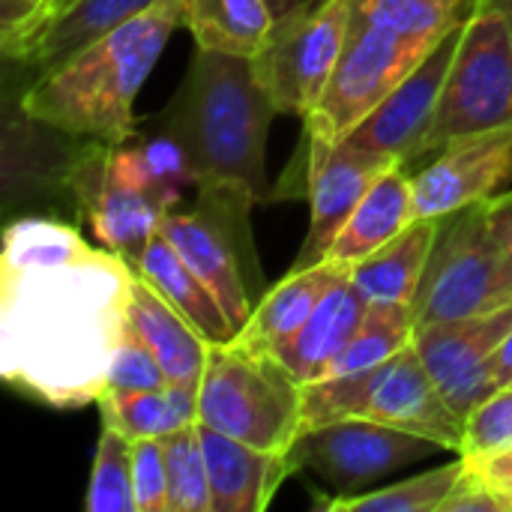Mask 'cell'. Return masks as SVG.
<instances>
[{"instance_id": "4316f807", "label": "cell", "mask_w": 512, "mask_h": 512, "mask_svg": "<svg viewBox=\"0 0 512 512\" xmlns=\"http://www.w3.org/2000/svg\"><path fill=\"white\" fill-rule=\"evenodd\" d=\"M465 471V459L456 456L450 465H438L387 489H369L357 495H333L321 498L315 507L330 512H441L444 501L453 495L459 477Z\"/></svg>"}, {"instance_id": "d590c367", "label": "cell", "mask_w": 512, "mask_h": 512, "mask_svg": "<svg viewBox=\"0 0 512 512\" xmlns=\"http://www.w3.org/2000/svg\"><path fill=\"white\" fill-rule=\"evenodd\" d=\"M465 465L504 501L507 512H512V447L492 453V456H480V459H465Z\"/></svg>"}, {"instance_id": "7402d4cb", "label": "cell", "mask_w": 512, "mask_h": 512, "mask_svg": "<svg viewBox=\"0 0 512 512\" xmlns=\"http://www.w3.org/2000/svg\"><path fill=\"white\" fill-rule=\"evenodd\" d=\"M153 3L159 0H57L18 63L45 72L120 24L138 18Z\"/></svg>"}, {"instance_id": "484cf974", "label": "cell", "mask_w": 512, "mask_h": 512, "mask_svg": "<svg viewBox=\"0 0 512 512\" xmlns=\"http://www.w3.org/2000/svg\"><path fill=\"white\" fill-rule=\"evenodd\" d=\"M198 393L201 384L168 381L162 390H102L96 408L102 423L117 426L132 441L138 438H165L189 423H198Z\"/></svg>"}, {"instance_id": "9c48e42d", "label": "cell", "mask_w": 512, "mask_h": 512, "mask_svg": "<svg viewBox=\"0 0 512 512\" xmlns=\"http://www.w3.org/2000/svg\"><path fill=\"white\" fill-rule=\"evenodd\" d=\"M348 24L351 0H306L273 21L252 66L279 114L306 120L321 102L342 57Z\"/></svg>"}, {"instance_id": "cb8c5ba5", "label": "cell", "mask_w": 512, "mask_h": 512, "mask_svg": "<svg viewBox=\"0 0 512 512\" xmlns=\"http://www.w3.org/2000/svg\"><path fill=\"white\" fill-rule=\"evenodd\" d=\"M135 273L144 276L171 306H177L183 318L210 345H222L237 336L234 324L228 321V315L222 312L210 288L192 273V267L180 258V252L162 231L147 243L144 255L135 264Z\"/></svg>"}, {"instance_id": "e0dca14e", "label": "cell", "mask_w": 512, "mask_h": 512, "mask_svg": "<svg viewBox=\"0 0 512 512\" xmlns=\"http://www.w3.org/2000/svg\"><path fill=\"white\" fill-rule=\"evenodd\" d=\"M207 474L210 512H264L279 486L294 474L288 453H270L198 423Z\"/></svg>"}, {"instance_id": "277c9868", "label": "cell", "mask_w": 512, "mask_h": 512, "mask_svg": "<svg viewBox=\"0 0 512 512\" xmlns=\"http://www.w3.org/2000/svg\"><path fill=\"white\" fill-rule=\"evenodd\" d=\"M345 417H366L414 432L456 456L465 444V417L426 372L414 342L375 369L303 387V432Z\"/></svg>"}, {"instance_id": "30bf717a", "label": "cell", "mask_w": 512, "mask_h": 512, "mask_svg": "<svg viewBox=\"0 0 512 512\" xmlns=\"http://www.w3.org/2000/svg\"><path fill=\"white\" fill-rule=\"evenodd\" d=\"M201 201L189 213H165L162 234L174 243L180 258L192 267V273L210 288L234 330L255 312V294L246 285V264L252 261L249 240V210L252 198L234 189H198Z\"/></svg>"}, {"instance_id": "8fae6325", "label": "cell", "mask_w": 512, "mask_h": 512, "mask_svg": "<svg viewBox=\"0 0 512 512\" xmlns=\"http://www.w3.org/2000/svg\"><path fill=\"white\" fill-rule=\"evenodd\" d=\"M441 447L405 429L384 426L366 417H345L315 429H306L288 459L294 471H312L336 495L366 492L375 480L414 465Z\"/></svg>"}, {"instance_id": "5bb4252c", "label": "cell", "mask_w": 512, "mask_h": 512, "mask_svg": "<svg viewBox=\"0 0 512 512\" xmlns=\"http://www.w3.org/2000/svg\"><path fill=\"white\" fill-rule=\"evenodd\" d=\"M396 165L402 162L348 141L333 147H309V228L291 270L321 264L372 183Z\"/></svg>"}, {"instance_id": "83f0119b", "label": "cell", "mask_w": 512, "mask_h": 512, "mask_svg": "<svg viewBox=\"0 0 512 512\" xmlns=\"http://www.w3.org/2000/svg\"><path fill=\"white\" fill-rule=\"evenodd\" d=\"M417 336L414 306L408 303H369V312L345 351L330 366L327 378H345L375 369L408 348ZM324 381V378H321Z\"/></svg>"}, {"instance_id": "74e56055", "label": "cell", "mask_w": 512, "mask_h": 512, "mask_svg": "<svg viewBox=\"0 0 512 512\" xmlns=\"http://www.w3.org/2000/svg\"><path fill=\"white\" fill-rule=\"evenodd\" d=\"M489 375H492V381H495V387H498V390L510 387V381H512V330L507 333V339L498 345V351L492 354V360H489Z\"/></svg>"}, {"instance_id": "d6986e66", "label": "cell", "mask_w": 512, "mask_h": 512, "mask_svg": "<svg viewBox=\"0 0 512 512\" xmlns=\"http://www.w3.org/2000/svg\"><path fill=\"white\" fill-rule=\"evenodd\" d=\"M411 222H414V174H408V165L402 162L372 183V189L363 195V201L339 231L324 261L351 270L354 264L387 246L393 237H399Z\"/></svg>"}, {"instance_id": "52a82bcc", "label": "cell", "mask_w": 512, "mask_h": 512, "mask_svg": "<svg viewBox=\"0 0 512 512\" xmlns=\"http://www.w3.org/2000/svg\"><path fill=\"white\" fill-rule=\"evenodd\" d=\"M489 201L441 216L438 240L414 300L417 330L486 315L512 303L510 276L489 231Z\"/></svg>"}, {"instance_id": "4fadbf2b", "label": "cell", "mask_w": 512, "mask_h": 512, "mask_svg": "<svg viewBox=\"0 0 512 512\" xmlns=\"http://www.w3.org/2000/svg\"><path fill=\"white\" fill-rule=\"evenodd\" d=\"M462 24H465V18L456 27H450L447 36L342 141L372 150V153L393 156L408 165L417 156L429 126L435 120V111H438V102L444 93V81H447L450 63L459 48Z\"/></svg>"}, {"instance_id": "ba28073f", "label": "cell", "mask_w": 512, "mask_h": 512, "mask_svg": "<svg viewBox=\"0 0 512 512\" xmlns=\"http://www.w3.org/2000/svg\"><path fill=\"white\" fill-rule=\"evenodd\" d=\"M444 36H417L384 24L351 21L336 72L321 102L306 114L309 147L339 144Z\"/></svg>"}, {"instance_id": "ac0fdd59", "label": "cell", "mask_w": 512, "mask_h": 512, "mask_svg": "<svg viewBox=\"0 0 512 512\" xmlns=\"http://www.w3.org/2000/svg\"><path fill=\"white\" fill-rule=\"evenodd\" d=\"M366 312H369V300L351 282V270H348L324 294V300L309 315V321L276 351L279 363L300 387L327 378L330 366L345 351V345L363 324Z\"/></svg>"}, {"instance_id": "f35d334b", "label": "cell", "mask_w": 512, "mask_h": 512, "mask_svg": "<svg viewBox=\"0 0 512 512\" xmlns=\"http://www.w3.org/2000/svg\"><path fill=\"white\" fill-rule=\"evenodd\" d=\"M300 3H306V0H267V6H270L273 18H282V15H288V12H291V9H297Z\"/></svg>"}, {"instance_id": "f546056e", "label": "cell", "mask_w": 512, "mask_h": 512, "mask_svg": "<svg viewBox=\"0 0 512 512\" xmlns=\"http://www.w3.org/2000/svg\"><path fill=\"white\" fill-rule=\"evenodd\" d=\"M159 441L165 453L171 512H210V474L198 423H189Z\"/></svg>"}, {"instance_id": "3957f363", "label": "cell", "mask_w": 512, "mask_h": 512, "mask_svg": "<svg viewBox=\"0 0 512 512\" xmlns=\"http://www.w3.org/2000/svg\"><path fill=\"white\" fill-rule=\"evenodd\" d=\"M177 27H183L180 0L153 3L138 18L39 72L21 96V114L66 135L126 144L135 135V96Z\"/></svg>"}, {"instance_id": "5b68a950", "label": "cell", "mask_w": 512, "mask_h": 512, "mask_svg": "<svg viewBox=\"0 0 512 512\" xmlns=\"http://www.w3.org/2000/svg\"><path fill=\"white\" fill-rule=\"evenodd\" d=\"M198 423L270 453H291L303 432V387L270 351L246 348L237 339L210 345Z\"/></svg>"}, {"instance_id": "603a6c76", "label": "cell", "mask_w": 512, "mask_h": 512, "mask_svg": "<svg viewBox=\"0 0 512 512\" xmlns=\"http://www.w3.org/2000/svg\"><path fill=\"white\" fill-rule=\"evenodd\" d=\"M441 219H414L399 237L375 255L351 267V282L369 303H408L414 306L429 255L438 240Z\"/></svg>"}, {"instance_id": "6da1fadb", "label": "cell", "mask_w": 512, "mask_h": 512, "mask_svg": "<svg viewBox=\"0 0 512 512\" xmlns=\"http://www.w3.org/2000/svg\"><path fill=\"white\" fill-rule=\"evenodd\" d=\"M135 267L57 219H15L0 258V375L51 408L96 405L129 321Z\"/></svg>"}, {"instance_id": "7c38bea8", "label": "cell", "mask_w": 512, "mask_h": 512, "mask_svg": "<svg viewBox=\"0 0 512 512\" xmlns=\"http://www.w3.org/2000/svg\"><path fill=\"white\" fill-rule=\"evenodd\" d=\"M510 330L512 303L486 315L441 321L417 330L414 348L426 372L435 378L447 402L462 417H468L480 402L498 393L489 375V360Z\"/></svg>"}, {"instance_id": "836d02e7", "label": "cell", "mask_w": 512, "mask_h": 512, "mask_svg": "<svg viewBox=\"0 0 512 512\" xmlns=\"http://www.w3.org/2000/svg\"><path fill=\"white\" fill-rule=\"evenodd\" d=\"M54 6L57 0H0V48L9 60H21Z\"/></svg>"}, {"instance_id": "44dd1931", "label": "cell", "mask_w": 512, "mask_h": 512, "mask_svg": "<svg viewBox=\"0 0 512 512\" xmlns=\"http://www.w3.org/2000/svg\"><path fill=\"white\" fill-rule=\"evenodd\" d=\"M129 321L144 336L150 351L156 354L168 381L177 384H201L207 369L210 342L183 318L177 306H171L144 276L135 273L129 294Z\"/></svg>"}, {"instance_id": "8992f818", "label": "cell", "mask_w": 512, "mask_h": 512, "mask_svg": "<svg viewBox=\"0 0 512 512\" xmlns=\"http://www.w3.org/2000/svg\"><path fill=\"white\" fill-rule=\"evenodd\" d=\"M507 123H512L510 18L501 0H471L435 120L414 159Z\"/></svg>"}, {"instance_id": "e575fe53", "label": "cell", "mask_w": 512, "mask_h": 512, "mask_svg": "<svg viewBox=\"0 0 512 512\" xmlns=\"http://www.w3.org/2000/svg\"><path fill=\"white\" fill-rule=\"evenodd\" d=\"M441 512H507L504 501L465 465L453 495L444 501Z\"/></svg>"}, {"instance_id": "d6a6232c", "label": "cell", "mask_w": 512, "mask_h": 512, "mask_svg": "<svg viewBox=\"0 0 512 512\" xmlns=\"http://www.w3.org/2000/svg\"><path fill=\"white\" fill-rule=\"evenodd\" d=\"M132 489H135V512H171L165 453L159 438L132 441Z\"/></svg>"}, {"instance_id": "8d00e7d4", "label": "cell", "mask_w": 512, "mask_h": 512, "mask_svg": "<svg viewBox=\"0 0 512 512\" xmlns=\"http://www.w3.org/2000/svg\"><path fill=\"white\" fill-rule=\"evenodd\" d=\"M489 231L498 243L512 285V192H501L489 201Z\"/></svg>"}, {"instance_id": "d4e9b609", "label": "cell", "mask_w": 512, "mask_h": 512, "mask_svg": "<svg viewBox=\"0 0 512 512\" xmlns=\"http://www.w3.org/2000/svg\"><path fill=\"white\" fill-rule=\"evenodd\" d=\"M180 6L195 48L249 60L261 51L276 21L267 0H180Z\"/></svg>"}, {"instance_id": "ffe728a7", "label": "cell", "mask_w": 512, "mask_h": 512, "mask_svg": "<svg viewBox=\"0 0 512 512\" xmlns=\"http://www.w3.org/2000/svg\"><path fill=\"white\" fill-rule=\"evenodd\" d=\"M348 273V267L321 261L306 270H288V276L270 288L258 303L252 318L234 336L240 345L276 354L318 309L324 294Z\"/></svg>"}, {"instance_id": "4dcf8cb0", "label": "cell", "mask_w": 512, "mask_h": 512, "mask_svg": "<svg viewBox=\"0 0 512 512\" xmlns=\"http://www.w3.org/2000/svg\"><path fill=\"white\" fill-rule=\"evenodd\" d=\"M168 384L156 354L144 342V336L135 330L132 321H126L120 345L114 351L111 369H108V387L105 390H120V393H135V390H162Z\"/></svg>"}, {"instance_id": "2e32d148", "label": "cell", "mask_w": 512, "mask_h": 512, "mask_svg": "<svg viewBox=\"0 0 512 512\" xmlns=\"http://www.w3.org/2000/svg\"><path fill=\"white\" fill-rule=\"evenodd\" d=\"M69 189L78 198V207L93 228L96 243L123 255L132 267L144 255L147 243L162 231L165 213H171L150 195L126 186L111 174L105 144L72 165Z\"/></svg>"}, {"instance_id": "9a60e30c", "label": "cell", "mask_w": 512, "mask_h": 512, "mask_svg": "<svg viewBox=\"0 0 512 512\" xmlns=\"http://www.w3.org/2000/svg\"><path fill=\"white\" fill-rule=\"evenodd\" d=\"M512 177V123L462 138L414 174V219H441L501 195Z\"/></svg>"}, {"instance_id": "ab89813d", "label": "cell", "mask_w": 512, "mask_h": 512, "mask_svg": "<svg viewBox=\"0 0 512 512\" xmlns=\"http://www.w3.org/2000/svg\"><path fill=\"white\" fill-rule=\"evenodd\" d=\"M504 3V9H507V18H510V27H512V0H501Z\"/></svg>"}, {"instance_id": "7a4b0ae2", "label": "cell", "mask_w": 512, "mask_h": 512, "mask_svg": "<svg viewBox=\"0 0 512 512\" xmlns=\"http://www.w3.org/2000/svg\"><path fill=\"white\" fill-rule=\"evenodd\" d=\"M279 111L249 57L198 48L168 111L171 135L198 189H234L267 198V132Z\"/></svg>"}, {"instance_id": "1f68e13d", "label": "cell", "mask_w": 512, "mask_h": 512, "mask_svg": "<svg viewBox=\"0 0 512 512\" xmlns=\"http://www.w3.org/2000/svg\"><path fill=\"white\" fill-rule=\"evenodd\" d=\"M512 447V390L504 387L465 417L462 459H480Z\"/></svg>"}, {"instance_id": "60d3db41", "label": "cell", "mask_w": 512, "mask_h": 512, "mask_svg": "<svg viewBox=\"0 0 512 512\" xmlns=\"http://www.w3.org/2000/svg\"><path fill=\"white\" fill-rule=\"evenodd\" d=\"M510 390H512V381H510Z\"/></svg>"}, {"instance_id": "f1b7e54d", "label": "cell", "mask_w": 512, "mask_h": 512, "mask_svg": "<svg viewBox=\"0 0 512 512\" xmlns=\"http://www.w3.org/2000/svg\"><path fill=\"white\" fill-rule=\"evenodd\" d=\"M84 507L87 512H135L132 438L111 423H102L96 441Z\"/></svg>"}]
</instances>
